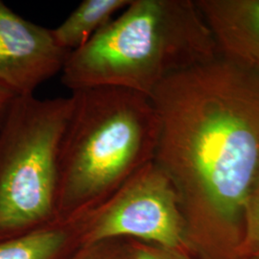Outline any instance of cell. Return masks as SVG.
<instances>
[{
  "label": "cell",
  "instance_id": "1",
  "mask_svg": "<svg viewBox=\"0 0 259 259\" xmlns=\"http://www.w3.org/2000/svg\"><path fill=\"white\" fill-rule=\"evenodd\" d=\"M160 122L154 161L182 210L234 232L259 183V66L220 53L172 75L151 96Z\"/></svg>",
  "mask_w": 259,
  "mask_h": 259
},
{
  "label": "cell",
  "instance_id": "4",
  "mask_svg": "<svg viewBox=\"0 0 259 259\" xmlns=\"http://www.w3.org/2000/svg\"><path fill=\"white\" fill-rule=\"evenodd\" d=\"M71 95L17 97L0 129V232L47 220L58 204L59 153Z\"/></svg>",
  "mask_w": 259,
  "mask_h": 259
},
{
  "label": "cell",
  "instance_id": "3",
  "mask_svg": "<svg viewBox=\"0 0 259 259\" xmlns=\"http://www.w3.org/2000/svg\"><path fill=\"white\" fill-rule=\"evenodd\" d=\"M59 153L58 202L81 207L116 191L154 160L160 132L151 97L96 87L71 93Z\"/></svg>",
  "mask_w": 259,
  "mask_h": 259
},
{
  "label": "cell",
  "instance_id": "10",
  "mask_svg": "<svg viewBox=\"0 0 259 259\" xmlns=\"http://www.w3.org/2000/svg\"><path fill=\"white\" fill-rule=\"evenodd\" d=\"M244 224L250 244L259 249V183L246 204Z\"/></svg>",
  "mask_w": 259,
  "mask_h": 259
},
{
  "label": "cell",
  "instance_id": "8",
  "mask_svg": "<svg viewBox=\"0 0 259 259\" xmlns=\"http://www.w3.org/2000/svg\"><path fill=\"white\" fill-rule=\"evenodd\" d=\"M131 0H83L56 28L51 29L58 46L72 52L88 44L114 15L122 12Z\"/></svg>",
  "mask_w": 259,
  "mask_h": 259
},
{
  "label": "cell",
  "instance_id": "6",
  "mask_svg": "<svg viewBox=\"0 0 259 259\" xmlns=\"http://www.w3.org/2000/svg\"><path fill=\"white\" fill-rule=\"evenodd\" d=\"M52 30L20 17L0 1V85L17 97L35 95L37 88L62 73L69 55Z\"/></svg>",
  "mask_w": 259,
  "mask_h": 259
},
{
  "label": "cell",
  "instance_id": "11",
  "mask_svg": "<svg viewBox=\"0 0 259 259\" xmlns=\"http://www.w3.org/2000/svg\"><path fill=\"white\" fill-rule=\"evenodd\" d=\"M16 98L17 96L0 85V129L6 120V117Z\"/></svg>",
  "mask_w": 259,
  "mask_h": 259
},
{
  "label": "cell",
  "instance_id": "12",
  "mask_svg": "<svg viewBox=\"0 0 259 259\" xmlns=\"http://www.w3.org/2000/svg\"><path fill=\"white\" fill-rule=\"evenodd\" d=\"M136 259H182L174 254L163 252V251H157V250H140L138 251Z\"/></svg>",
  "mask_w": 259,
  "mask_h": 259
},
{
  "label": "cell",
  "instance_id": "2",
  "mask_svg": "<svg viewBox=\"0 0 259 259\" xmlns=\"http://www.w3.org/2000/svg\"><path fill=\"white\" fill-rule=\"evenodd\" d=\"M221 52L196 1L131 0L62 70L71 93L112 87L151 97L172 75Z\"/></svg>",
  "mask_w": 259,
  "mask_h": 259
},
{
  "label": "cell",
  "instance_id": "5",
  "mask_svg": "<svg viewBox=\"0 0 259 259\" xmlns=\"http://www.w3.org/2000/svg\"><path fill=\"white\" fill-rule=\"evenodd\" d=\"M92 234L93 241L134 236L179 247L185 218L170 178L154 160L139 169L94 215Z\"/></svg>",
  "mask_w": 259,
  "mask_h": 259
},
{
  "label": "cell",
  "instance_id": "7",
  "mask_svg": "<svg viewBox=\"0 0 259 259\" xmlns=\"http://www.w3.org/2000/svg\"><path fill=\"white\" fill-rule=\"evenodd\" d=\"M220 52L259 66V0H197Z\"/></svg>",
  "mask_w": 259,
  "mask_h": 259
},
{
  "label": "cell",
  "instance_id": "9",
  "mask_svg": "<svg viewBox=\"0 0 259 259\" xmlns=\"http://www.w3.org/2000/svg\"><path fill=\"white\" fill-rule=\"evenodd\" d=\"M65 242L61 231H40L0 244V259H50Z\"/></svg>",
  "mask_w": 259,
  "mask_h": 259
}]
</instances>
